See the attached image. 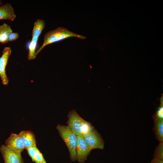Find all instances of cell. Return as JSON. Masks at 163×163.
Masks as SVG:
<instances>
[{"label":"cell","instance_id":"6da1fadb","mask_svg":"<svg viewBox=\"0 0 163 163\" xmlns=\"http://www.w3.org/2000/svg\"><path fill=\"white\" fill-rule=\"evenodd\" d=\"M75 37L78 39H85L86 37L72 32L66 28L59 27L47 32L44 36L43 43L40 48L35 52V57L47 45L65 39Z\"/></svg>","mask_w":163,"mask_h":163},{"label":"cell","instance_id":"7a4b0ae2","mask_svg":"<svg viewBox=\"0 0 163 163\" xmlns=\"http://www.w3.org/2000/svg\"><path fill=\"white\" fill-rule=\"evenodd\" d=\"M59 136L65 143L69 151L71 161L77 160L76 147L77 136L68 126L58 124L56 126Z\"/></svg>","mask_w":163,"mask_h":163},{"label":"cell","instance_id":"3957f363","mask_svg":"<svg viewBox=\"0 0 163 163\" xmlns=\"http://www.w3.org/2000/svg\"><path fill=\"white\" fill-rule=\"evenodd\" d=\"M68 119L66 124L77 136L84 135L94 127L91 124L82 118L75 110L70 111L67 115Z\"/></svg>","mask_w":163,"mask_h":163},{"label":"cell","instance_id":"277c9868","mask_svg":"<svg viewBox=\"0 0 163 163\" xmlns=\"http://www.w3.org/2000/svg\"><path fill=\"white\" fill-rule=\"evenodd\" d=\"M83 137L85 142L91 150L96 149H104V141L94 128L83 135Z\"/></svg>","mask_w":163,"mask_h":163},{"label":"cell","instance_id":"5b68a950","mask_svg":"<svg viewBox=\"0 0 163 163\" xmlns=\"http://www.w3.org/2000/svg\"><path fill=\"white\" fill-rule=\"evenodd\" d=\"M77 136L76 152L77 161L80 163L84 162L87 159L91 150L85 142L82 134Z\"/></svg>","mask_w":163,"mask_h":163},{"label":"cell","instance_id":"8992f818","mask_svg":"<svg viewBox=\"0 0 163 163\" xmlns=\"http://www.w3.org/2000/svg\"><path fill=\"white\" fill-rule=\"evenodd\" d=\"M0 152L3 158L4 163H24L21 154L18 153L2 145Z\"/></svg>","mask_w":163,"mask_h":163},{"label":"cell","instance_id":"52a82bcc","mask_svg":"<svg viewBox=\"0 0 163 163\" xmlns=\"http://www.w3.org/2000/svg\"><path fill=\"white\" fill-rule=\"evenodd\" d=\"M6 146L10 149L18 153L25 149L24 144L18 134L12 133L5 140Z\"/></svg>","mask_w":163,"mask_h":163},{"label":"cell","instance_id":"ba28073f","mask_svg":"<svg viewBox=\"0 0 163 163\" xmlns=\"http://www.w3.org/2000/svg\"><path fill=\"white\" fill-rule=\"evenodd\" d=\"M25 146V149L36 146L35 135L30 130H23L18 134Z\"/></svg>","mask_w":163,"mask_h":163},{"label":"cell","instance_id":"9c48e42d","mask_svg":"<svg viewBox=\"0 0 163 163\" xmlns=\"http://www.w3.org/2000/svg\"><path fill=\"white\" fill-rule=\"evenodd\" d=\"M16 17L14 10L10 4L6 3L0 5V20L13 21Z\"/></svg>","mask_w":163,"mask_h":163},{"label":"cell","instance_id":"30bf717a","mask_svg":"<svg viewBox=\"0 0 163 163\" xmlns=\"http://www.w3.org/2000/svg\"><path fill=\"white\" fill-rule=\"evenodd\" d=\"M152 129L155 137L159 142H163V120L157 116L154 120Z\"/></svg>","mask_w":163,"mask_h":163},{"label":"cell","instance_id":"8fae6325","mask_svg":"<svg viewBox=\"0 0 163 163\" xmlns=\"http://www.w3.org/2000/svg\"><path fill=\"white\" fill-rule=\"evenodd\" d=\"M12 32L11 27L5 23L0 26V43L4 44L8 41L10 34Z\"/></svg>","mask_w":163,"mask_h":163},{"label":"cell","instance_id":"7c38bea8","mask_svg":"<svg viewBox=\"0 0 163 163\" xmlns=\"http://www.w3.org/2000/svg\"><path fill=\"white\" fill-rule=\"evenodd\" d=\"M45 25L43 19H38L35 22L32 32V38H38Z\"/></svg>","mask_w":163,"mask_h":163},{"label":"cell","instance_id":"4fadbf2b","mask_svg":"<svg viewBox=\"0 0 163 163\" xmlns=\"http://www.w3.org/2000/svg\"><path fill=\"white\" fill-rule=\"evenodd\" d=\"M0 57V64L6 69L9 57L11 53V48L8 47H5Z\"/></svg>","mask_w":163,"mask_h":163},{"label":"cell","instance_id":"5bb4252c","mask_svg":"<svg viewBox=\"0 0 163 163\" xmlns=\"http://www.w3.org/2000/svg\"><path fill=\"white\" fill-rule=\"evenodd\" d=\"M38 40L37 38H32L29 46L27 59L29 60L34 59L35 54V49Z\"/></svg>","mask_w":163,"mask_h":163},{"label":"cell","instance_id":"9a60e30c","mask_svg":"<svg viewBox=\"0 0 163 163\" xmlns=\"http://www.w3.org/2000/svg\"><path fill=\"white\" fill-rule=\"evenodd\" d=\"M154 158L163 161V142H159V143L154 150Z\"/></svg>","mask_w":163,"mask_h":163},{"label":"cell","instance_id":"2e32d148","mask_svg":"<svg viewBox=\"0 0 163 163\" xmlns=\"http://www.w3.org/2000/svg\"><path fill=\"white\" fill-rule=\"evenodd\" d=\"M34 152L36 161L35 163H46L43 154L37 146L34 147Z\"/></svg>","mask_w":163,"mask_h":163},{"label":"cell","instance_id":"e0dca14e","mask_svg":"<svg viewBox=\"0 0 163 163\" xmlns=\"http://www.w3.org/2000/svg\"><path fill=\"white\" fill-rule=\"evenodd\" d=\"M0 77L2 84L5 85L8 84L9 80L7 76L5 69L0 64Z\"/></svg>","mask_w":163,"mask_h":163},{"label":"cell","instance_id":"ac0fdd59","mask_svg":"<svg viewBox=\"0 0 163 163\" xmlns=\"http://www.w3.org/2000/svg\"><path fill=\"white\" fill-rule=\"evenodd\" d=\"M34 147H30L26 149L27 150V153L31 158L32 161L36 163V161L34 154Z\"/></svg>","mask_w":163,"mask_h":163},{"label":"cell","instance_id":"d6986e66","mask_svg":"<svg viewBox=\"0 0 163 163\" xmlns=\"http://www.w3.org/2000/svg\"><path fill=\"white\" fill-rule=\"evenodd\" d=\"M19 35L17 32H11L9 36L8 41H13L16 40L19 37Z\"/></svg>","mask_w":163,"mask_h":163},{"label":"cell","instance_id":"ffe728a7","mask_svg":"<svg viewBox=\"0 0 163 163\" xmlns=\"http://www.w3.org/2000/svg\"><path fill=\"white\" fill-rule=\"evenodd\" d=\"M157 116L158 117L163 118V107H161L157 111Z\"/></svg>","mask_w":163,"mask_h":163},{"label":"cell","instance_id":"44dd1931","mask_svg":"<svg viewBox=\"0 0 163 163\" xmlns=\"http://www.w3.org/2000/svg\"><path fill=\"white\" fill-rule=\"evenodd\" d=\"M151 163H163V161L158 159L153 158Z\"/></svg>","mask_w":163,"mask_h":163},{"label":"cell","instance_id":"7402d4cb","mask_svg":"<svg viewBox=\"0 0 163 163\" xmlns=\"http://www.w3.org/2000/svg\"><path fill=\"white\" fill-rule=\"evenodd\" d=\"M2 2L1 0H0V5H2Z\"/></svg>","mask_w":163,"mask_h":163}]
</instances>
